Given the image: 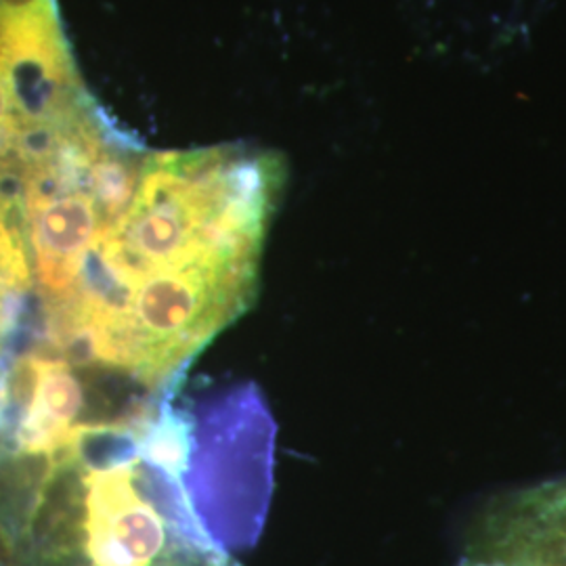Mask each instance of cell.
I'll return each instance as SVG.
<instances>
[{
  "label": "cell",
  "instance_id": "cell-1",
  "mask_svg": "<svg viewBox=\"0 0 566 566\" xmlns=\"http://www.w3.org/2000/svg\"><path fill=\"white\" fill-rule=\"evenodd\" d=\"M200 439L170 390L109 399L46 446L0 441V566H240Z\"/></svg>",
  "mask_w": 566,
  "mask_h": 566
},
{
  "label": "cell",
  "instance_id": "cell-2",
  "mask_svg": "<svg viewBox=\"0 0 566 566\" xmlns=\"http://www.w3.org/2000/svg\"><path fill=\"white\" fill-rule=\"evenodd\" d=\"M282 168L240 151L149 156L135 198L102 233L67 303L32 319L34 336L70 359L145 283L181 275L259 280Z\"/></svg>",
  "mask_w": 566,
  "mask_h": 566
},
{
  "label": "cell",
  "instance_id": "cell-3",
  "mask_svg": "<svg viewBox=\"0 0 566 566\" xmlns=\"http://www.w3.org/2000/svg\"><path fill=\"white\" fill-rule=\"evenodd\" d=\"M460 566H566V479L489 504L470 528Z\"/></svg>",
  "mask_w": 566,
  "mask_h": 566
},
{
  "label": "cell",
  "instance_id": "cell-4",
  "mask_svg": "<svg viewBox=\"0 0 566 566\" xmlns=\"http://www.w3.org/2000/svg\"><path fill=\"white\" fill-rule=\"evenodd\" d=\"M32 269L13 196L0 189V382L32 317Z\"/></svg>",
  "mask_w": 566,
  "mask_h": 566
},
{
  "label": "cell",
  "instance_id": "cell-5",
  "mask_svg": "<svg viewBox=\"0 0 566 566\" xmlns=\"http://www.w3.org/2000/svg\"><path fill=\"white\" fill-rule=\"evenodd\" d=\"M60 36L53 0H0V41Z\"/></svg>",
  "mask_w": 566,
  "mask_h": 566
}]
</instances>
